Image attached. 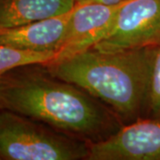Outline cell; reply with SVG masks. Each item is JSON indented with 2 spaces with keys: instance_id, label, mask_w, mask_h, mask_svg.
<instances>
[{
  "instance_id": "obj_7",
  "label": "cell",
  "mask_w": 160,
  "mask_h": 160,
  "mask_svg": "<svg viewBox=\"0 0 160 160\" xmlns=\"http://www.w3.org/2000/svg\"><path fill=\"white\" fill-rule=\"evenodd\" d=\"M70 11L21 27L0 31V45L33 52H56L63 43Z\"/></svg>"
},
{
  "instance_id": "obj_2",
  "label": "cell",
  "mask_w": 160,
  "mask_h": 160,
  "mask_svg": "<svg viewBox=\"0 0 160 160\" xmlns=\"http://www.w3.org/2000/svg\"><path fill=\"white\" fill-rule=\"evenodd\" d=\"M154 47L114 52L90 48L45 66L54 77L106 104L125 125L142 118Z\"/></svg>"
},
{
  "instance_id": "obj_4",
  "label": "cell",
  "mask_w": 160,
  "mask_h": 160,
  "mask_svg": "<svg viewBox=\"0 0 160 160\" xmlns=\"http://www.w3.org/2000/svg\"><path fill=\"white\" fill-rule=\"evenodd\" d=\"M160 44V0H129L120 7L109 32L92 48L105 52Z\"/></svg>"
},
{
  "instance_id": "obj_1",
  "label": "cell",
  "mask_w": 160,
  "mask_h": 160,
  "mask_svg": "<svg viewBox=\"0 0 160 160\" xmlns=\"http://www.w3.org/2000/svg\"><path fill=\"white\" fill-rule=\"evenodd\" d=\"M0 109L25 116L89 144L108 138L124 125L106 104L54 77L45 64L18 67L1 78Z\"/></svg>"
},
{
  "instance_id": "obj_3",
  "label": "cell",
  "mask_w": 160,
  "mask_h": 160,
  "mask_svg": "<svg viewBox=\"0 0 160 160\" xmlns=\"http://www.w3.org/2000/svg\"><path fill=\"white\" fill-rule=\"evenodd\" d=\"M89 143L10 110L0 109V158L6 160L88 159Z\"/></svg>"
},
{
  "instance_id": "obj_11",
  "label": "cell",
  "mask_w": 160,
  "mask_h": 160,
  "mask_svg": "<svg viewBox=\"0 0 160 160\" xmlns=\"http://www.w3.org/2000/svg\"><path fill=\"white\" fill-rule=\"evenodd\" d=\"M76 3H89L92 0H75Z\"/></svg>"
},
{
  "instance_id": "obj_10",
  "label": "cell",
  "mask_w": 160,
  "mask_h": 160,
  "mask_svg": "<svg viewBox=\"0 0 160 160\" xmlns=\"http://www.w3.org/2000/svg\"><path fill=\"white\" fill-rule=\"evenodd\" d=\"M143 111L144 118L160 119V44L154 47Z\"/></svg>"
},
{
  "instance_id": "obj_9",
  "label": "cell",
  "mask_w": 160,
  "mask_h": 160,
  "mask_svg": "<svg viewBox=\"0 0 160 160\" xmlns=\"http://www.w3.org/2000/svg\"><path fill=\"white\" fill-rule=\"evenodd\" d=\"M54 52H33L0 45V79L12 69L31 65L46 64L55 57Z\"/></svg>"
},
{
  "instance_id": "obj_8",
  "label": "cell",
  "mask_w": 160,
  "mask_h": 160,
  "mask_svg": "<svg viewBox=\"0 0 160 160\" xmlns=\"http://www.w3.org/2000/svg\"><path fill=\"white\" fill-rule=\"evenodd\" d=\"M75 0H0V31L70 11Z\"/></svg>"
},
{
  "instance_id": "obj_6",
  "label": "cell",
  "mask_w": 160,
  "mask_h": 160,
  "mask_svg": "<svg viewBox=\"0 0 160 160\" xmlns=\"http://www.w3.org/2000/svg\"><path fill=\"white\" fill-rule=\"evenodd\" d=\"M125 3L116 6L76 3L62 45L48 63L60 62L97 44L109 32L120 7Z\"/></svg>"
},
{
  "instance_id": "obj_5",
  "label": "cell",
  "mask_w": 160,
  "mask_h": 160,
  "mask_svg": "<svg viewBox=\"0 0 160 160\" xmlns=\"http://www.w3.org/2000/svg\"><path fill=\"white\" fill-rule=\"evenodd\" d=\"M87 160H160V119L140 118L89 144Z\"/></svg>"
},
{
  "instance_id": "obj_12",
  "label": "cell",
  "mask_w": 160,
  "mask_h": 160,
  "mask_svg": "<svg viewBox=\"0 0 160 160\" xmlns=\"http://www.w3.org/2000/svg\"><path fill=\"white\" fill-rule=\"evenodd\" d=\"M0 160H1V158H0Z\"/></svg>"
}]
</instances>
